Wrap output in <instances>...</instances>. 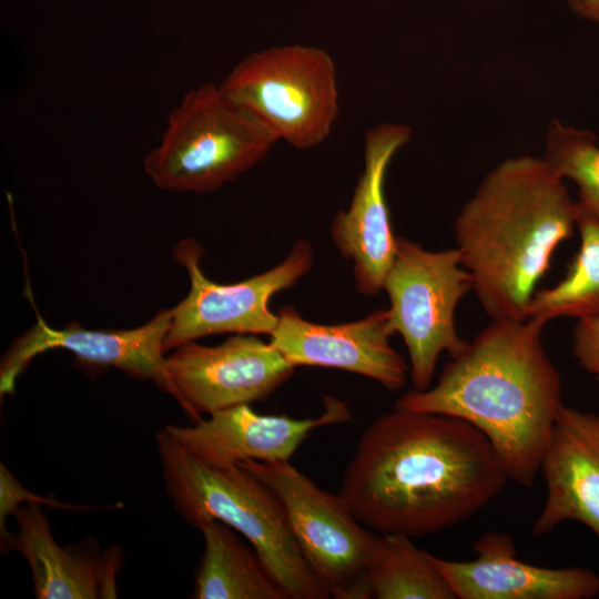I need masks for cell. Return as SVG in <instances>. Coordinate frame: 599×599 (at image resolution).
Masks as SVG:
<instances>
[{
  "label": "cell",
  "instance_id": "6da1fadb",
  "mask_svg": "<svg viewBox=\"0 0 599 599\" xmlns=\"http://www.w3.org/2000/svg\"><path fill=\"white\" fill-rule=\"evenodd\" d=\"M508 480L491 444L470 424L396 407L363 432L339 495L373 530L414 538L466 520Z\"/></svg>",
  "mask_w": 599,
  "mask_h": 599
},
{
  "label": "cell",
  "instance_id": "7a4b0ae2",
  "mask_svg": "<svg viewBox=\"0 0 599 599\" xmlns=\"http://www.w3.org/2000/svg\"><path fill=\"white\" fill-rule=\"evenodd\" d=\"M544 326L532 317L493 321L450 357L433 387L407 392L396 407L470 424L489 440L508 479L530 488L564 404Z\"/></svg>",
  "mask_w": 599,
  "mask_h": 599
},
{
  "label": "cell",
  "instance_id": "3957f363",
  "mask_svg": "<svg viewBox=\"0 0 599 599\" xmlns=\"http://www.w3.org/2000/svg\"><path fill=\"white\" fill-rule=\"evenodd\" d=\"M578 207L545 158L497 164L454 223L461 265L493 321L528 318L537 283L577 229Z\"/></svg>",
  "mask_w": 599,
  "mask_h": 599
},
{
  "label": "cell",
  "instance_id": "277c9868",
  "mask_svg": "<svg viewBox=\"0 0 599 599\" xmlns=\"http://www.w3.org/2000/svg\"><path fill=\"white\" fill-rule=\"evenodd\" d=\"M167 496L179 515L200 528L217 520L243 535L286 599L329 598L293 535L274 491L240 464L206 463L164 428L155 437Z\"/></svg>",
  "mask_w": 599,
  "mask_h": 599
},
{
  "label": "cell",
  "instance_id": "5b68a950",
  "mask_svg": "<svg viewBox=\"0 0 599 599\" xmlns=\"http://www.w3.org/2000/svg\"><path fill=\"white\" fill-rule=\"evenodd\" d=\"M276 141L220 85L209 83L190 90L171 111L144 171L162 190L209 193L257 164Z\"/></svg>",
  "mask_w": 599,
  "mask_h": 599
},
{
  "label": "cell",
  "instance_id": "8992f818",
  "mask_svg": "<svg viewBox=\"0 0 599 599\" xmlns=\"http://www.w3.org/2000/svg\"><path fill=\"white\" fill-rule=\"evenodd\" d=\"M219 85L277 140L300 150L322 143L339 112L336 67L321 48L288 44L253 52Z\"/></svg>",
  "mask_w": 599,
  "mask_h": 599
},
{
  "label": "cell",
  "instance_id": "52a82bcc",
  "mask_svg": "<svg viewBox=\"0 0 599 599\" xmlns=\"http://www.w3.org/2000/svg\"><path fill=\"white\" fill-rule=\"evenodd\" d=\"M238 464L278 497L301 551L328 597L373 598L370 570L380 535L365 529L341 495L322 489L290 461Z\"/></svg>",
  "mask_w": 599,
  "mask_h": 599
},
{
  "label": "cell",
  "instance_id": "ba28073f",
  "mask_svg": "<svg viewBox=\"0 0 599 599\" xmlns=\"http://www.w3.org/2000/svg\"><path fill=\"white\" fill-rule=\"evenodd\" d=\"M383 290L389 298L390 327L408 351L414 389H427L439 355L455 357L468 344L456 331L455 311L473 290V277L456 247L428 251L398 236Z\"/></svg>",
  "mask_w": 599,
  "mask_h": 599
},
{
  "label": "cell",
  "instance_id": "9c48e42d",
  "mask_svg": "<svg viewBox=\"0 0 599 599\" xmlns=\"http://www.w3.org/2000/svg\"><path fill=\"white\" fill-rule=\"evenodd\" d=\"M173 255L186 268L191 286L187 295L172 308L165 353L215 334L271 335L278 316L270 309V300L292 287L309 272L314 262L311 244L300 238L285 260L273 268L234 284H220L204 275L203 250L195 240H181Z\"/></svg>",
  "mask_w": 599,
  "mask_h": 599
},
{
  "label": "cell",
  "instance_id": "30bf717a",
  "mask_svg": "<svg viewBox=\"0 0 599 599\" xmlns=\"http://www.w3.org/2000/svg\"><path fill=\"white\" fill-rule=\"evenodd\" d=\"M295 367L268 342L236 334L216 346L194 341L165 356L173 397L193 423L202 414L268 398Z\"/></svg>",
  "mask_w": 599,
  "mask_h": 599
},
{
  "label": "cell",
  "instance_id": "8fae6325",
  "mask_svg": "<svg viewBox=\"0 0 599 599\" xmlns=\"http://www.w3.org/2000/svg\"><path fill=\"white\" fill-rule=\"evenodd\" d=\"M171 322L172 308H169L131 329H88L75 322L52 328L38 314L37 323L17 337L1 358L0 395L14 392L18 377L37 355L63 348L71 352L87 372L100 373L115 367L135 379L151 380L173 396L164 356Z\"/></svg>",
  "mask_w": 599,
  "mask_h": 599
},
{
  "label": "cell",
  "instance_id": "7c38bea8",
  "mask_svg": "<svg viewBox=\"0 0 599 599\" xmlns=\"http://www.w3.org/2000/svg\"><path fill=\"white\" fill-rule=\"evenodd\" d=\"M413 136L404 123H380L365 134L364 170L346 210L331 225V237L341 255L352 261L356 290L365 296L383 291L396 253L384 183L387 167Z\"/></svg>",
  "mask_w": 599,
  "mask_h": 599
},
{
  "label": "cell",
  "instance_id": "4fadbf2b",
  "mask_svg": "<svg viewBox=\"0 0 599 599\" xmlns=\"http://www.w3.org/2000/svg\"><path fill=\"white\" fill-rule=\"evenodd\" d=\"M276 314L278 322L270 343L294 367L343 369L370 378L389 392L404 387L409 366L389 343L394 332L388 309L336 325L306 321L290 306Z\"/></svg>",
  "mask_w": 599,
  "mask_h": 599
},
{
  "label": "cell",
  "instance_id": "5bb4252c",
  "mask_svg": "<svg viewBox=\"0 0 599 599\" xmlns=\"http://www.w3.org/2000/svg\"><path fill=\"white\" fill-rule=\"evenodd\" d=\"M315 418L263 415L248 404L236 405L209 415L190 426L163 428L186 450L215 465L290 461L301 444L316 428L351 422L347 405L329 396Z\"/></svg>",
  "mask_w": 599,
  "mask_h": 599
},
{
  "label": "cell",
  "instance_id": "9a60e30c",
  "mask_svg": "<svg viewBox=\"0 0 599 599\" xmlns=\"http://www.w3.org/2000/svg\"><path fill=\"white\" fill-rule=\"evenodd\" d=\"M476 557L447 560L429 552L457 599H592L599 575L583 567L549 568L517 558L514 539L486 532L474 545Z\"/></svg>",
  "mask_w": 599,
  "mask_h": 599
},
{
  "label": "cell",
  "instance_id": "2e32d148",
  "mask_svg": "<svg viewBox=\"0 0 599 599\" xmlns=\"http://www.w3.org/2000/svg\"><path fill=\"white\" fill-rule=\"evenodd\" d=\"M540 473L546 499L531 536L550 534L572 520L588 527L599 541V413L561 405Z\"/></svg>",
  "mask_w": 599,
  "mask_h": 599
},
{
  "label": "cell",
  "instance_id": "e0dca14e",
  "mask_svg": "<svg viewBox=\"0 0 599 599\" xmlns=\"http://www.w3.org/2000/svg\"><path fill=\"white\" fill-rule=\"evenodd\" d=\"M42 505L19 506L13 516L18 530L11 534L10 549L28 561L33 592L38 599L116 598V576L123 556L116 548L99 549L94 541L64 548L53 538Z\"/></svg>",
  "mask_w": 599,
  "mask_h": 599
},
{
  "label": "cell",
  "instance_id": "ac0fdd59",
  "mask_svg": "<svg viewBox=\"0 0 599 599\" xmlns=\"http://www.w3.org/2000/svg\"><path fill=\"white\" fill-rule=\"evenodd\" d=\"M204 552L195 572V599H286L254 549L217 520L204 521Z\"/></svg>",
  "mask_w": 599,
  "mask_h": 599
},
{
  "label": "cell",
  "instance_id": "d6986e66",
  "mask_svg": "<svg viewBox=\"0 0 599 599\" xmlns=\"http://www.w3.org/2000/svg\"><path fill=\"white\" fill-rule=\"evenodd\" d=\"M579 250L562 280L536 291L528 317L544 322L560 317L599 316V222L578 210Z\"/></svg>",
  "mask_w": 599,
  "mask_h": 599
},
{
  "label": "cell",
  "instance_id": "ffe728a7",
  "mask_svg": "<svg viewBox=\"0 0 599 599\" xmlns=\"http://www.w3.org/2000/svg\"><path fill=\"white\" fill-rule=\"evenodd\" d=\"M370 587L377 599H456L429 552L400 534L380 535Z\"/></svg>",
  "mask_w": 599,
  "mask_h": 599
},
{
  "label": "cell",
  "instance_id": "44dd1931",
  "mask_svg": "<svg viewBox=\"0 0 599 599\" xmlns=\"http://www.w3.org/2000/svg\"><path fill=\"white\" fill-rule=\"evenodd\" d=\"M545 160L564 180L578 187V210L599 222V144L588 131L566 125L559 120L549 123Z\"/></svg>",
  "mask_w": 599,
  "mask_h": 599
},
{
  "label": "cell",
  "instance_id": "7402d4cb",
  "mask_svg": "<svg viewBox=\"0 0 599 599\" xmlns=\"http://www.w3.org/2000/svg\"><path fill=\"white\" fill-rule=\"evenodd\" d=\"M26 504H40L59 509L85 510L93 507L69 505L53 497H43L24 488L8 467L0 463V542L1 550H10L11 532L7 529V518L13 515L14 510Z\"/></svg>",
  "mask_w": 599,
  "mask_h": 599
},
{
  "label": "cell",
  "instance_id": "603a6c76",
  "mask_svg": "<svg viewBox=\"0 0 599 599\" xmlns=\"http://www.w3.org/2000/svg\"><path fill=\"white\" fill-rule=\"evenodd\" d=\"M572 354L599 382V316L577 319L572 331Z\"/></svg>",
  "mask_w": 599,
  "mask_h": 599
},
{
  "label": "cell",
  "instance_id": "cb8c5ba5",
  "mask_svg": "<svg viewBox=\"0 0 599 599\" xmlns=\"http://www.w3.org/2000/svg\"><path fill=\"white\" fill-rule=\"evenodd\" d=\"M566 2L577 17L599 26V0H566Z\"/></svg>",
  "mask_w": 599,
  "mask_h": 599
}]
</instances>
